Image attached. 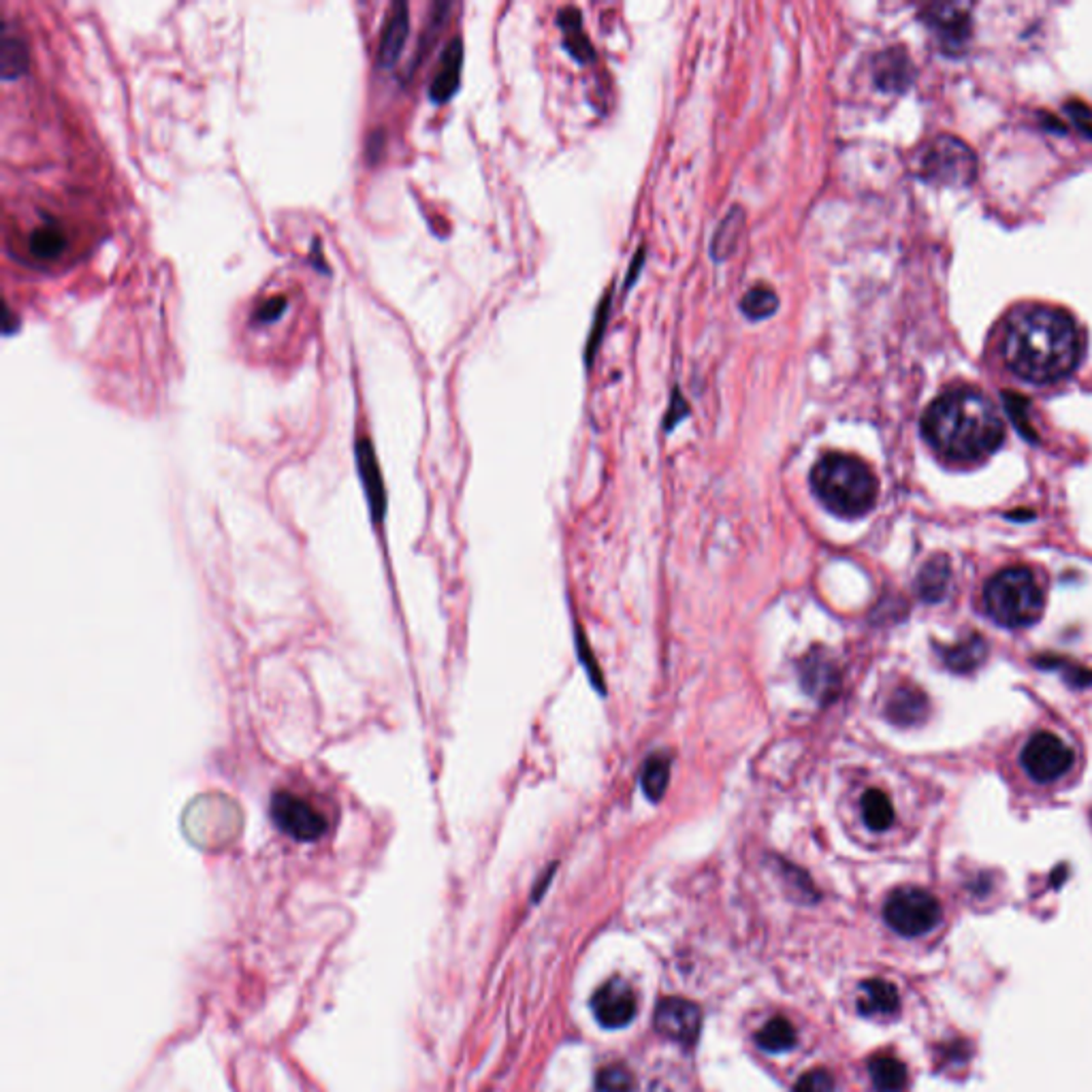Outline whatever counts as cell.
<instances>
[{"mask_svg": "<svg viewBox=\"0 0 1092 1092\" xmlns=\"http://www.w3.org/2000/svg\"><path fill=\"white\" fill-rule=\"evenodd\" d=\"M1084 340L1069 312L1052 306H1020L1007 316L1001 354L1018 378L1050 385L1080 363Z\"/></svg>", "mask_w": 1092, "mask_h": 1092, "instance_id": "1", "label": "cell"}, {"mask_svg": "<svg viewBox=\"0 0 1092 1092\" xmlns=\"http://www.w3.org/2000/svg\"><path fill=\"white\" fill-rule=\"evenodd\" d=\"M922 433L941 457L959 463L992 455L1005 440V423L995 401L961 387L939 395L922 419Z\"/></svg>", "mask_w": 1092, "mask_h": 1092, "instance_id": "2", "label": "cell"}, {"mask_svg": "<svg viewBox=\"0 0 1092 1092\" xmlns=\"http://www.w3.org/2000/svg\"><path fill=\"white\" fill-rule=\"evenodd\" d=\"M815 496L839 516L856 518L878 502L880 482L866 463L848 453H828L811 472Z\"/></svg>", "mask_w": 1092, "mask_h": 1092, "instance_id": "3", "label": "cell"}, {"mask_svg": "<svg viewBox=\"0 0 1092 1092\" xmlns=\"http://www.w3.org/2000/svg\"><path fill=\"white\" fill-rule=\"evenodd\" d=\"M986 609L990 617L1007 627H1024L1044 613V591L1028 568H1005L986 585Z\"/></svg>", "mask_w": 1092, "mask_h": 1092, "instance_id": "4", "label": "cell"}, {"mask_svg": "<svg viewBox=\"0 0 1092 1092\" xmlns=\"http://www.w3.org/2000/svg\"><path fill=\"white\" fill-rule=\"evenodd\" d=\"M884 918L894 933L913 939L939 926L941 905L922 888H898L886 900Z\"/></svg>", "mask_w": 1092, "mask_h": 1092, "instance_id": "5", "label": "cell"}, {"mask_svg": "<svg viewBox=\"0 0 1092 1092\" xmlns=\"http://www.w3.org/2000/svg\"><path fill=\"white\" fill-rule=\"evenodd\" d=\"M271 817L284 834L304 843L318 841L329 828L324 813L312 801L288 789H278L271 796Z\"/></svg>", "mask_w": 1092, "mask_h": 1092, "instance_id": "6", "label": "cell"}, {"mask_svg": "<svg viewBox=\"0 0 1092 1092\" xmlns=\"http://www.w3.org/2000/svg\"><path fill=\"white\" fill-rule=\"evenodd\" d=\"M1074 751L1052 732H1040L1022 751V767L1028 777L1040 783H1052L1067 775L1074 767Z\"/></svg>", "mask_w": 1092, "mask_h": 1092, "instance_id": "7", "label": "cell"}, {"mask_svg": "<svg viewBox=\"0 0 1092 1092\" xmlns=\"http://www.w3.org/2000/svg\"><path fill=\"white\" fill-rule=\"evenodd\" d=\"M922 171L939 182L963 184L975 176V156L963 142L941 136L924 152Z\"/></svg>", "mask_w": 1092, "mask_h": 1092, "instance_id": "8", "label": "cell"}, {"mask_svg": "<svg viewBox=\"0 0 1092 1092\" xmlns=\"http://www.w3.org/2000/svg\"><path fill=\"white\" fill-rule=\"evenodd\" d=\"M653 1024L655 1030L666 1037V1040L692 1048L698 1042L702 1028V1012L696 1003L688 999L668 997L655 1007Z\"/></svg>", "mask_w": 1092, "mask_h": 1092, "instance_id": "9", "label": "cell"}, {"mask_svg": "<svg viewBox=\"0 0 1092 1092\" xmlns=\"http://www.w3.org/2000/svg\"><path fill=\"white\" fill-rule=\"evenodd\" d=\"M636 995L621 977L609 979L591 999V1009L597 1022L607 1028H621L636 1016Z\"/></svg>", "mask_w": 1092, "mask_h": 1092, "instance_id": "10", "label": "cell"}, {"mask_svg": "<svg viewBox=\"0 0 1092 1092\" xmlns=\"http://www.w3.org/2000/svg\"><path fill=\"white\" fill-rule=\"evenodd\" d=\"M410 33V7L403 0L389 5L385 22H382L378 49H376V65L382 71H389L397 65L401 59L403 45L407 41Z\"/></svg>", "mask_w": 1092, "mask_h": 1092, "instance_id": "11", "label": "cell"}, {"mask_svg": "<svg viewBox=\"0 0 1092 1092\" xmlns=\"http://www.w3.org/2000/svg\"><path fill=\"white\" fill-rule=\"evenodd\" d=\"M354 453H357V468L361 474V482L365 486V496L372 508V516L376 518V521H382V516H385V510H387V491H385V480H382L378 457L374 453L369 438L357 440Z\"/></svg>", "mask_w": 1092, "mask_h": 1092, "instance_id": "12", "label": "cell"}, {"mask_svg": "<svg viewBox=\"0 0 1092 1092\" xmlns=\"http://www.w3.org/2000/svg\"><path fill=\"white\" fill-rule=\"evenodd\" d=\"M461 67H463V41L455 37L444 47V53L438 63V71H435L431 79L429 99L433 103H446L455 96V92L459 90Z\"/></svg>", "mask_w": 1092, "mask_h": 1092, "instance_id": "13", "label": "cell"}, {"mask_svg": "<svg viewBox=\"0 0 1092 1092\" xmlns=\"http://www.w3.org/2000/svg\"><path fill=\"white\" fill-rule=\"evenodd\" d=\"M900 1007V997L894 984L886 979H868L860 986L858 1009L862 1016L868 1018H888L894 1016Z\"/></svg>", "mask_w": 1092, "mask_h": 1092, "instance_id": "14", "label": "cell"}, {"mask_svg": "<svg viewBox=\"0 0 1092 1092\" xmlns=\"http://www.w3.org/2000/svg\"><path fill=\"white\" fill-rule=\"evenodd\" d=\"M31 56L29 47H26L24 39L11 31L9 22H3V33H0V71H3V79L11 81L22 77L29 71Z\"/></svg>", "mask_w": 1092, "mask_h": 1092, "instance_id": "15", "label": "cell"}, {"mask_svg": "<svg viewBox=\"0 0 1092 1092\" xmlns=\"http://www.w3.org/2000/svg\"><path fill=\"white\" fill-rule=\"evenodd\" d=\"M928 713L926 696L911 686L898 688L888 702V717L898 726H915Z\"/></svg>", "mask_w": 1092, "mask_h": 1092, "instance_id": "16", "label": "cell"}, {"mask_svg": "<svg viewBox=\"0 0 1092 1092\" xmlns=\"http://www.w3.org/2000/svg\"><path fill=\"white\" fill-rule=\"evenodd\" d=\"M868 1074L878 1092H903L909 1082V1074L903 1060L890 1054H880L870 1060Z\"/></svg>", "mask_w": 1092, "mask_h": 1092, "instance_id": "17", "label": "cell"}, {"mask_svg": "<svg viewBox=\"0 0 1092 1092\" xmlns=\"http://www.w3.org/2000/svg\"><path fill=\"white\" fill-rule=\"evenodd\" d=\"M951 579V568L947 557L937 555L931 561H926L920 577H918V593L926 602H939L945 597L947 587Z\"/></svg>", "mask_w": 1092, "mask_h": 1092, "instance_id": "18", "label": "cell"}, {"mask_svg": "<svg viewBox=\"0 0 1092 1092\" xmlns=\"http://www.w3.org/2000/svg\"><path fill=\"white\" fill-rule=\"evenodd\" d=\"M29 250L35 259L51 261L65 255L67 250V233L56 221H47L37 227L29 237Z\"/></svg>", "mask_w": 1092, "mask_h": 1092, "instance_id": "19", "label": "cell"}, {"mask_svg": "<svg viewBox=\"0 0 1092 1092\" xmlns=\"http://www.w3.org/2000/svg\"><path fill=\"white\" fill-rule=\"evenodd\" d=\"M755 1042L762 1050H767L771 1054H779L796 1046V1030L787 1018L777 1016V1018H771L757 1030Z\"/></svg>", "mask_w": 1092, "mask_h": 1092, "instance_id": "20", "label": "cell"}, {"mask_svg": "<svg viewBox=\"0 0 1092 1092\" xmlns=\"http://www.w3.org/2000/svg\"><path fill=\"white\" fill-rule=\"evenodd\" d=\"M862 817L875 832H884L894 824V807L882 789H868L862 796Z\"/></svg>", "mask_w": 1092, "mask_h": 1092, "instance_id": "21", "label": "cell"}, {"mask_svg": "<svg viewBox=\"0 0 1092 1092\" xmlns=\"http://www.w3.org/2000/svg\"><path fill=\"white\" fill-rule=\"evenodd\" d=\"M779 297L769 284H755L751 286L745 297L741 299V310L751 320H764L777 312Z\"/></svg>", "mask_w": 1092, "mask_h": 1092, "instance_id": "22", "label": "cell"}, {"mask_svg": "<svg viewBox=\"0 0 1092 1092\" xmlns=\"http://www.w3.org/2000/svg\"><path fill=\"white\" fill-rule=\"evenodd\" d=\"M559 24L563 26L566 31V45L570 49L572 56H577L579 61L587 63L593 59V49H591V43L583 37V31H581V13L579 9L575 7H566L561 13H559Z\"/></svg>", "mask_w": 1092, "mask_h": 1092, "instance_id": "23", "label": "cell"}, {"mask_svg": "<svg viewBox=\"0 0 1092 1092\" xmlns=\"http://www.w3.org/2000/svg\"><path fill=\"white\" fill-rule=\"evenodd\" d=\"M743 225H745V213L741 211V207H732L730 213L724 218V223L719 225L715 239H713V257L717 261L728 259V255L736 248Z\"/></svg>", "mask_w": 1092, "mask_h": 1092, "instance_id": "24", "label": "cell"}, {"mask_svg": "<svg viewBox=\"0 0 1092 1092\" xmlns=\"http://www.w3.org/2000/svg\"><path fill=\"white\" fill-rule=\"evenodd\" d=\"M670 781V759L668 755H651L642 769V789L651 801H660Z\"/></svg>", "mask_w": 1092, "mask_h": 1092, "instance_id": "25", "label": "cell"}, {"mask_svg": "<svg viewBox=\"0 0 1092 1092\" xmlns=\"http://www.w3.org/2000/svg\"><path fill=\"white\" fill-rule=\"evenodd\" d=\"M984 658H986V645L979 636L969 638V640H965L961 645H953L945 653L947 666L951 670H959V672H969V670L977 668L981 662H984Z\"/></svg>", "mask_w": 1092, "mask_h": 1092, "instance_id": "26", "label": "cell"}, {"mask_svg": "<svg viewBox=\"0 0 1092 1092\" xmlns=\"http://www.w3.org/2000/svg\"><path fill=\"white\" fill-rule=\"evenodd\" d=\"M907 71H909V61L905 53L890 49L878 61V71H875L878 84L888 90L900 88L903 84H907Z\"/></svg>", "mask_w": 1092, "mask_h": 1092, "instance_id": "27", "label": "cell"}, {"mask_svg": "<svg viewBox=\"0 0 1092 1092\" xmlns=\"http://www.w3.org/2000/svg\"><path fill=\"white\" fill-rule=\"evenodd\" d=\"M595 1084L599 1092H632L636 1086L632 1071L623 1067V1064H611V1067L599 1071Z\"/></svg>", "mask_w": 1092, "mask_h": 1092, "instance_id": "28", "label": "cell"}, {"mask_svg": "<svg viewBox=\"0 0 1092 1092\" xmlns=\"http://www.w3.org/2000/svg\"><path fill=\"white\" fill-rule=\"evenodd\" d=\"M794 1092H834V1078L826 1069H811L801 1076Z\"/></svg>", "mask_w": 1092, "mask_h": 1092, "instance_id": "29", "label": "cell"}, {"mask_svg": "<svg viewBox=\"0 0 1092 1092\" xmlns=\"http://www.w3.org/2000/svg\"><path fill=\"white\" fill-rule=\"evenodd\" d=\"M286 306H288L286 297H282V295L271 297V299H267V302L257 310L252 322H257V324H271V322H276V320L286 312Z\"/></svg>", "mask_w": 1092, "mask_h": 1092, "instance_id": "30", "label": "cell"}, {"mask_svg": "<svg viewBox=\"0 0 1092 1092\" xmlns=\"http://www.w3.org/2000/svg\"><path fill=\"white\" fill-rule=\"evenodd\" d=\"M674 401H676V407H674V405H670V413H668V421H666L668 429H670L672 425H676V423L680 421V417H686V415H688V403H686V399H682V397H680V393H678V391L674 393Z\"/></svg>", "mask_w": 1092, "mask_h": 1092, "instance_id": "31", "label": "cell"}]
</instances>
